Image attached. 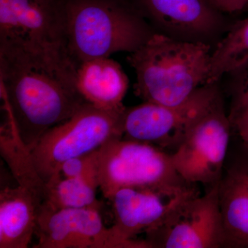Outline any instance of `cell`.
<instances>
[{
    "instance_id": "1",
    "label": "cell",
    "mask_w": 248,
    "mask_h": 248,
    "mask_svg": "<svg viewBox=\"0 0 248 248\" xmlns=\"http://www.w3.org/2000/svg\"><path fill=\"white\" fill-rule=\"evenodd\" d=\"M0 79L5 111L30 151L86 103L69 80L20 54L0 50Z\"/></svg>"
},
{
    "instance_id": "2",
    "label": "cell",
    "mask_w": 248,
    "mask_h": 248,
    "mask_svg": "<svg viewBox=\"0 0 248 248\" xmlns=\"http://www.w3.org/2000/svg\"><path fill=\"white\" fill-rule=\"evenodd\" d=\"M212 53L209 44L155 32L128 58L136 74L135 94L144 102L181 104L207 84Z\"/></svg>"
},
{
    "instance_id": "3",
    "label": "cell",
    "mask_w": 248,
    "mask_h": 248,
    "mask_svg": "<svg viewBox=\"0 0 248 248\" xmlns=\"http://www.w3.org/2000/svg\"><path fill=\"white\" fill-rule=\"evenodd\" d=\"M63 20L78 68L88 60L133 53L155 33L141 13L120 0H65Z\"/></svg>"
},
{
    "instance_id": "4",
    "label": "cell",
    "mask_w": 248,
    "mask_h": 248,
    "mask_svg": "<svg viewBox=\"0 0 248 248\" xmlns=\"http://www.w3.org/2000/svg\"><path fill=\"white\" fill-rule=\"evenodd\" d=\"M64 1L0 0V50L43 63L76 86L78 67L67 45Z\"/></svg>"
},
{
    "instance_id": "5",
    "label": "cell",
    "mask_w": 248,
    "mask_h": 248,
    "mask_svg": "<svg viewBox=\"0 0 248 248\" xmlns=\"http://www.w3.org/2000/svg\"><path fill=\"white\" fill-rule=\"evenodd\" d=\"M125 109L102 110L86 102L71 118L46 132L31 151L42 179L46 183L60 173L66 160L97 151L114 139L123 138Z\"/></svg>"
},
{
    "instance_id": "6",
    "label": "cell",
    "mask_w": 248,
    "mask_h": 248,
    "mask_svg": "<svg viewBox=\"0 0 248 248\" xmlns=\"http://www.w3.org/2000/svg\"><path fill=\"white\" fill-rule=\"evenodd\" d=\"M98 182L104 197L110 200L124 187H156L186 181L174 169L171 154L162 148L119 138L98 150Z\"/></svg>"
},
{
    "instance_id": "7",
    "label": "cell",
    "mask_w": 248,
    "mask_h": 248,
    "mask_svg": "<svg viewBox=\"0 0 248 248\" xmlns=\"http://www.w3.org/2000/svg\"><path fill=\"white\" fill-rule=\"evenodd\" d=\"M232 129L221 94L171 154L179 176L195 185L218 184L226 164Z\"/></svg>"
},
{
    "instance_id": "8",
    "label": "cell",
    "mask_w": 248,
    "mask_h": 248,
    "mask_svg": "<svg viewBox=\"0 0 248 248\" xmlns=\"http://www.w3.org/2000/svg\"><path fill=\"white\" fill-rule=\"evenodd\" d=\"M221 95L217 82L204 85L176 105L144 102L125 108L123 138L175 150L196 121Z\"/></svg>"
},
{
    "instance_id": "9",
    "label": "cell",
    "mask_w": 248,
    "mask_h": 248,
    "mask_svg": "<svg viewBox=\"0 0 248 248\" xmlns=\"http://www.w3.org/2000/svg\"><path fill=\"white\" fill-rule=\"evenodd\" d=\"M218 184L205 195L184 201L155 228L147 231L148 248H226Z\"/></svg>"
},
{
    "instance_id": "10",
    "label": "cell",
    "mask_w": 248,
    "mask_h": 248,
    "mask_svg": "<svg viewBox=\"0 0 248 248\" xmlns=\"http://www.w3.org/2000/svg\"><path fill=\"white\" fill-rule=\"evenodd\" d=\"M200 194L195 184L187 182L156 187H124L113 194L115 223L112 230L127 248H148L135 236L160 224L178 205Z\"/></svg>"
},
{
    "instance_id": "11",
    "label": "cell",
    "mask_w": 248,
    "mask_h": 248,
    "mask_svg": "<svg viewBox=\"0 0 248 248\" xmlns=\"http://www.w3.org/2000/svg\"><path fill=\"white\" fill-rule=\"evenodd\" d=\"M34 248H127L112 227L103 221L99 208H41Z\"/></svg>"
},
{
    "instance_id": "12",
    "label": "cell",
    "mask_w": 248,
    "mask_h": 248,
    "mask_svg": "<svg viewBox=\"0 0 248 248\" xmlns=\"http://www.w3.org/2000/svg\"><path fill=\"white\" fill-rule=\"evenodd\" d=\"M147 16L165 35L201 42L218 33L223 16L210 0H141ZM208 44V43H207Z\"/></svg>"
},
{
    "instance_id": "13",
    "label": "cell",
    "mask_w": 248,
    "mask_h": 248,
    "mask_svg": "<svg viewBox=\"0 0 248 248\" xmlns=\"http://www.w3.org/2000/svg\"><path fill=\"white\" fill-rule=\"evenodd\" d=\"M244 151L225 166L218 184L226 248H248V152Z\"/></svg>"
},
{
    "instance_id": "14",
    "label": "cell",
    "mask_w": 248,
    "mask_h": 248,
    "mask_svg": "<svg viewBox=\"0 0 248 248\" xmlns=\"http://www.w3.org/2000/svg\"><path fill=\"white\" fill-rule=\"evenodd\" d=\"M128 77L118 62L109 58L82 62L77 71L76 87L85 102L106 110L124 109Z\"/></svg>"
},
{
    "instance_id": "15",
    "label": "cell",
    "mask_w": 248,
    "mask_h": 248,
    "mask_svg": "<svg viewBox=\"0 0 248 248\" xmlns=\"http://www.w3.org/2000/svg\"><path fill=\"white\" fill-rule=\"evenodd\" d=\"M44 201L22 186L0 192V248H27L35 235Z\"/></svg>"
},
{
    "instance_id": "16",
    "label": "cell",
    "mask_w": 248,
    "mask_h": 248,
    "mask_svg": "<svg viewBox=\"0 0 248 248\" xmlns=\"http://www.w3.org/2000/svg\"><path fill=\"white\" fill-rule=\"evenodd\" d=\"M6 113L0 130V153L9 166L17 185L35 192L45 202L46 184L36 169L31 152L23 143L12 117Z\"/></svg>"
},
{
    "instance_id": "17",
    "label": "cell",
    "mask_w": 248,
    "mask_h": 248,
    "mask_svg": "<svg viewBox=\"0 0 248 248\" xmlns=\"http://www.w3.org/2000/svg\"><path fill=\"white\" fill-rule=\"evenodd\" d=\"M46 184V197L41 208H100L96 195L99 188L97 178H65L58 173Z\"/></svg>"
},
{
    "instance_id": "18",
    "label": "cell",
    "mask_w": 248,
    "mask_h": 248,
    "mask_svg": "<svg viewBox=\"0 0 248 248\" xmlns=\"http://www.w3.org/2000/svg\"><path fill=\"white\" fill-rule=\"evenodd\" d=\"M248 60V17L236 23L214 50L207 84L218 82Z\"/></svg>"
},
{
    "instance_id": "19",
    "label": "cell",
    "mask_w": 248,
    "mask_h": 248,
    "mask_svg": "<svg viewBox=\"0 0 248 248\" xmlns=\"http://www.w3.org/2000/svg\"><path fill=\"white\" fill-rule=\"evenodd\" d=\"M231 104L228 117L230 120L248 108V60L237 69L230 73Z\"/></svg>"
},
{
    "instance_id": "20",
    "label": "cell",
    "mask_w": 248,
    "mask_h": 248,
    "mask_svg": "<svg viewBox=\"0 0 248 248\" xmlns=\"http://www.w3.org/2000/svg\"><path fill=\"white\" fill-rule=\"evenodd\" d=\"M98 150L66 160L62 165L59 172L65 178L90 177L98 179Z\"/></svg>"
},
{
    "instance_id": "21",
    "label": "cell",
    "mask_w": 248,
    "mask_h": 248,
    "mask_svg": "<svg viewBox=\"0 0 248 248\" xmlns=\"http://www.w3.org/2000/svg\"><path fill=\"white\" fill-rule=\"evenodd\" d=\"M230 121L232 128L241 139L243 148L248 152V108L241 111Z\"/></svg>"
},
{
    "instance_id": "22",
    "label": "cell",
    "mask_w": 248,
    "mask_h": 248,
    "mask_svg": "<svg viewBox=\"0 0 248 248\" xmlns=\"http://www.w3.org/2000/svg\"><path fill=\"white\" fill-rule=\"evenodd\" d=\"M220 12L236 13L248 6V0H210Z\"/></svg>"
}]
</instances>
